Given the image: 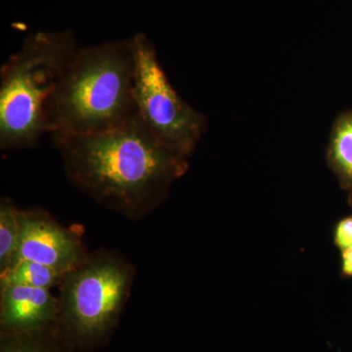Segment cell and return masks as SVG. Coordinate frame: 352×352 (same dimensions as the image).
Instances as JSON below:
<instances>
[{"label":"cell","mask_w":352,"mask_h":352,"mask_svg":"<svg viewBox=\"0 0 352 352\" xmlns=\"http://www.w3.org/2000/svg\"><path fill=\"white\" fill-rule=\"evenodd\" d=\"M53 141L69 179L127 219L153 212L184 171V157L161 144L138 112L107 131Z\"/></svg>","instance_id":"obj_1"},{"label":"cell","mask_w":352,"mask_h":352,"mask_svg":"<svg viewBox=\"0 0 352 352\" xmlns=\"http://www.w3.org/2000/svg\"><path fill=\"white\" fill-rule=\"evenodd\" d=\"M135 51L131 36L78 47L46 105L53 140L107 131L131 119Z\"/></svg>","instance_id":"obj_2"},{"label":"cell","mask_w":352,"mask_h":352,"mask_svg":"<svg viewBox=\"0 0 352 352\" xmlns=\"http://www.w3.org/2000/svg\"><path fill=\"white\" fill-rule=\"evenodd\" d=\"M78 46L75 32H38L0 69V148L34 147L48 133L46 105Z\"/></svg>","instance_id":"obj_3"},{"label":"cell","mask_w":352,"mask_h":352,"mask_svg":"<svg viewBox=\"0 0 352 352\" xmlns=\"http://www.w3.org/2000/svg\"><path fill=\"white\" fill-rule=\"evenodd\" d=\"M133 267L112 252L99 251L64 277L59 316L76 344L91 346L119 319L132 282Z\"/></svg>","instance_id":"obj_4"},{"label":"cell","mask_w":352,"mask_h":352,"mask_svg":"<svg viewBox=\"0 0 352 352\" xmlns=\"http://www.w3.org/2000/svg\"><path fill=\"white\" fill-rule=\"evenodd\" d=\"M135 51L133 99L139 117L164 147L185 157L203 132L204 118L171 87L144 32L131 36Z\"/></svg>","instance_id":"obj_5"},{"label":"cell","mask_w":352,"mask_h":352,"mask_svg":"<svg viewBox=\"0 0 352 352\" xmlns=\"http://www.w3.org/2000/svg\"><path fill=\"white\" fill-rule=\"evenodd\" d=\"M19 217L20 241L15 263L27 259L67 274L87 261L88 256L82 241L47 212L19 210Z\"/></svg>","instance_id":"obj_6"},{"label":"cell","mask_w":352,"mask_h":352,"mask_svg":"<svg viewBox=\"0 0 352 352\" xmlns=\"http://www.w3.org/2000/svg\"><path fill=\"white\" fill-rule=\"evenodd\" d=\"M59 316V298L50 289L8 286L1 288L0 326L4 336L38 333Z\"/></svg>","instance_id":"obj_7"},{"label":"cell","mask_w":352,"mask_h":352,"mask_svg":"<svg viewBox=\"0 0 352 352\" xmlns=\"http://www.w3.org/2000/svg\"><path fill=\"white\" fill-rule=\"evenodd\" d=\"M0 288L20 286L50 289L62 283L66 274L36 261L20 259L0 273Z\"/></svg>","instance_id":"obj_8"},{"label":"cell","mask_w":352,"mask_h":352,"mask_svg":"<svg viewBox=\"0 0 352 352\" xmlns=\"http://www.w3.org/2000/svg\"><path fill=\"white\" fill-rule=\"evenodd\" d=\"M19 210L12 201L3 198L0 204V273L12 266L20 241Z\"/></svg>","instance_id":"obj_9"},{"label":"cell","mask_w":352,"mask_h":352,"mask_svg":"<svg viewBox=\"0 0 352 352\" xmlns=\"http://www.w3.org/2000/svg\"><path fill=\"white\" fill-rule=\"evenodd\" d=\"M333 159L340 170L352 178V116L337 127L333 143Z\"/></svg>","instance_id":"obj_10"},{"label":"cell","mask_w":352,"mask_h":352,"mask_svg":"<svg viewBox=\"0 0 352 352\" xmlns=\"http://www.w3.org/2000/svg\"><path fill=\"white\" fill-rule=\"evenodd\" d=\"M4 337L7 340L2 344L1 352H51L47 347L36 340V333Z\"/></svg>","instance_id":"obj_11"},{"label":"cell","mask_w":352,"mask_h":352,"mask_svg":"<svg viewBox=\"0 0 352 352\" xmlns=\"http://www.w3.org/2000/svg\"><path fill=\"white\" fill-rule=\"evenodd\" d=\"M336 243L342 251L352 247V217L340 222L336 230Z\"/></svg>","instance_id":"obj_12"},{"label":"cell","mask_w":352,"mask_h":352,"mask_svg":"<svg viewBox=\"0 0 352 352\" xmlns=\"http://www.w3.org/2000/svg\"><path fill=\"white\" fill-rule=\"evenodd\" d=\"M342 271L344 274L352 276V247L342 251Z\"/></svg>","instance_id":"obj_13"}]
</instances>
